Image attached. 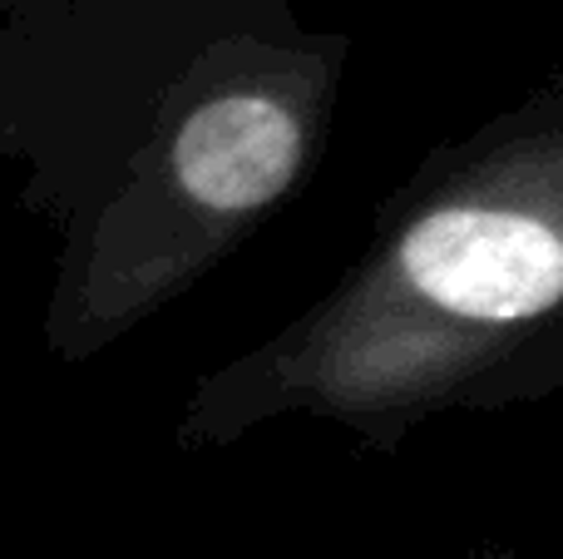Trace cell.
I'll return each mask as SVG.
<instances>
[{"instance_id":"7a4b0ae2","label":"cell","mask_w":563,"mask_h":559,"mask_svg":"<svg viewBox=\"0 0 563 559\" xmlns=\"http://www.w3.org/2000/svg\"><path fill=\"white\" fill-rule=\"evenodd\" d=\"M559 392L563 69L430 149L307 307L188 386L174 431L228 451L317 421L400 451L430 421Z\"/></svg>"},{"instance_id":"3957f363","label":"cell","mask_w":563,"mask_h":559,"mask_svg":"<svg viewBox=\"0 0 563 559\" xmlns=\"http://www.w3.org/2000/svg\"><path fill=\"white\" fill-rule=\"evenodd\" d=\"M460 559H534V555L515 550V545H475V550L460 555Z\"/></svg>"},{"instance_id":"6da1fadb","label":"cell","mask_w":563,"mask_h":559,"mask_svg":"<svg viewBox=\"0 0 563 559\" xmlns=\"http://www.w3.org/2000/svg\"><path fill=\"white\" fill-rule=\"evenodd\" d=\"M346 30L301 0H0V174L49 233L40 342L85 366L311 184Z\"/></svg>"}]
</instances>
